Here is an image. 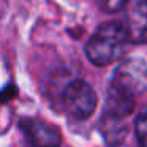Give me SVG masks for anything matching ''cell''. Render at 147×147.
Instances as JSON below:
<instances>
[{
	"mask_svg": "<svg viewBox=\"0 0 147 147\" xmlns=\"http://www.w3.org/2000/svg\"><path fill=\"white\" fill-rule=\"evenodd\" d=\"M125 19L130 43H147V0H128L125 5Z\"/></svg>",
	"mask_w": 147,
	"mask_h": 147,
	"instance_id": "cell-4",
	"label": "cell"
},
{
	"mask_svg": "<svg viewBox=\"0 0 147 147\" xmlns=\"http://www.w3.org/2000/svg\"><path fill=\"white\" fill-rule=\"evenodd\" d=\"M134 130H136L138 142H139L141 146L147 147V109L138 115L136 123H134Z\"/></svg>",
	"mask_w": 147,
	"mask_h": 147,
	"instance_id": "cell-7",
	"label": "cell"
},
{
	"mask_svg": "<svg viewBox=\"0 0 147 147\" xmlns=\"http://www.w3.org/2000/svg\"><path fill=\"white\" fill-rule=\"evenodd\" d=\"M109 86L117 87L131 96L147 92V63L139 57L122 60L115 68Z\"/></svg>",
	"mask_w": 147,
	"mask_h": 147,
	"instance_id": "cell-3",
	"label": "cell"
},
{
	"mask_svg": "<svg viewBox=\"0 0 147 147\" xmlns=\"http://www.w3.org/2000/svg\"><path fill=\"white\" fill-rule=\"evenodd\" d=\"M62 109L73 120H86L95 112L98 105L93 87L82 79H74L65 86L60 96Z\"/></svg>",
	"mask_w": 147,
	"mask_h": 147,
	"instance_id": "cell-2",
	"label": "cell"
},
{
	"mask_svg": "<svg viewBox=\"0 0 147 147\" xmlns=\"http://www.w3.org/2000/svg\"><path fill=\"white\" fill-rule=\"evenodd\" d=\"M130 43L125 24L108 22L95 30L86 45V55L95 67H106L120 60Z\"/></svg>",
	"mask_w": 147,
	"mask_h": 147,
	"instance_id": "cell-1",
	"label": "cell"
},
{
	"mask_svg": "<svg viewBox=\"0 0 147 147\" xmlns=\"http://www.w3.org/2000/svg\"><path fill=\"white\" fill-rule=\"evenodd\" d=\"M128 0H100V5L106 13H114V11H120L125 8Z\"/></svg>",
	"mask_w": 147,
	"mask_h": 147,
	"instance_id": "cell-8",
	"label": "cell"
},
{
	"mask_svg": "<svg viewBox=\"0 0 147 147\" xmlns=\"http://www.w3.org/2000/svg\"><path fill=\"white\" fill-rule=\"evenodd\" d=\"M134 98L136 96H131L117 87L109 86L105 103V114L117 119L128 117L134 109Z\"/></svg>",
	"mask_w": 147,
	"mask_h": 147,
	"instance_id": "cell-6",
	"label": "cell"
},
{
	"mask_svg": "<svg viewBox=\"0 0 147 147\" xmlns=\"http://www.w3.org/2000/svg\"><path fill=\"white\" fill-rule=\"evenodd\" d=\"M19 128L26 136L27 142L32 146H59V144H62V136L57 128L43 120H38V119H21Z\"/></svg>",
	"mask_w": 147,
	"mask_h": 147,
	"instance_id": "cell-5",
	"label": "cell"
}]
</instances>
